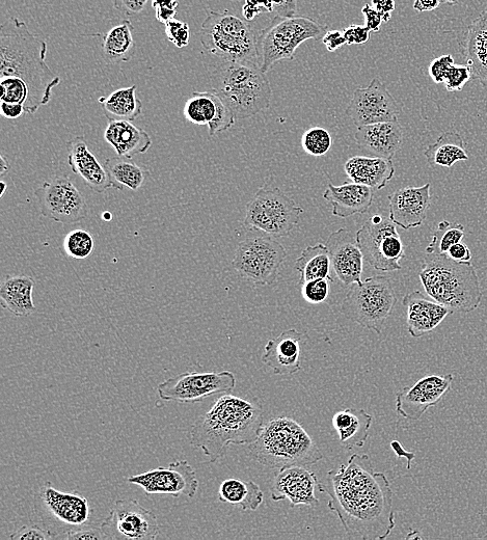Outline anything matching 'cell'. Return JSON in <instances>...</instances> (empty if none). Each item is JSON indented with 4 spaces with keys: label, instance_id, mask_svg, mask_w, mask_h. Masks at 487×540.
Wrapping results in <instances>:
<instances>
[{
    "label": "cell",
    "instance_id": "6da1fadb",
    "mask_svg": "<svg viewBox=\"0 0 487 540\" xmlns=\"http://www.w3.org/2000/svg\"><path fill=\"white\" fill-rule=\"evenodd\" d=\"M318 489L330 496L328 506L350 537L382 540L395 528L391 484L384 473L374 472L368 455H351Z\"/></svg>",
    "mask_w": 487,
    "mask_h": 540
},
{
    "label": "cell",
    "instance_id": "7a4b0ae2",
    "mask_svg": "<svg viewBox=\"0 0 487 540\" xmlns=\"http://www.w3.org/2000/svg\"><path fill=\"white\" fill-rule=\"evenodd\" d=\"M264 424L262 403L223 394L191 429V444L200 449L210 464L219 462L231 445H250Z\"/></svg>",
    "mask_w": 487,
    "mask_h": 540
},
{
    "label": "cell",
    "instance_id": "3957f363",
    "mask_svg": "<svg viewBox=\"0 0 487 540\" xmlns=\"http://www.w3.org/2000/svg\"><path fill=\"white\" fill-rule=\"evenodd\" d=\"M47 44L26 23L11 17L0 26V77L17 78L29 87L31 101L26 114L34 115L52 98L61 77L46 64Z\"/></svg>",
    "mask_w": 487,
    "mask_h": 540
},
{
    "label": "cell",
    "instance_id": "277c9868",
    "mask_svg": "<svg viewBox=\"0 0 487 540\" xmlns=\"http://www.w3.org/2000/svg\"><path fill=\"white\" fill-rule=\"evenodd\" d=\"M248 449L253 461L279 471L312 466L323 458L305 428L288 417H275L263 424L258 438Z\"/></svg>",
    "mask_w": 487,
    "mask_h": 540
},
{
    "label": "cell",
    "instance_id": "5b68a950",
    "mask_svg": "<svg viewBox=\"0 0 487 540\" xmlns=\"http://www.w3.org/2000/svg\"><path fill=\"white\" fill-rule=\"evenodd\" d=\"M420 281L431 299L454 313H471L483 293L472 262H457L447 255H428L420 269Z\"/></svg>",
    "mask_w": 487,
    "mask_h": 540
},
{
    "label": "cell",
    "instance_id": "8992f818",
    "mask_svg": "<svg viewBox=\"0 0 487 540\" xmlns=\"http://www.w3.org/2000/svg\"><path fill=\"white\" fill-rule=\"evenodd\" d=\"M259 65L225 62L212 75L213 91L225 101L235 119H247L270 106L272 88Z\"/></svg>",
    "mask_w": 487,
    "mask_h": 540
},
{
    "label": "cell",
    "instance_id": "52a82bcc",
    "mask_svg": "<svg viewBox=\"0 0 487 540\" xmlns=\"http://www.w3.org/2000/svg\"><path fill=\"white\" fill-rule=\"evenodd\" d=\"M327 33V26L309 17L275 16L257 37L258 65L267 73L276 63L293 60L296 49L303 43L322 40Z\"/></svg>",
    "mask_w": 487,
    "mask_h": 540
},
{
    "label": "cell",
    "instance_id": "ba28073f",
    "mask_svg": "<svg viewBox=\"0 0 487 540\" xmlns=\"http://www.w3.org/2000/svg\"><path fill=\"white\" fill-rule=\"evenodd\" d=\"M202 46L225 62L258 64L257 37L251 25L225 12L209 11L200 31Z\"/></svg>",
    "mask_w": 487,
    "mask_h": 540
},
{
    "label": "cell",
    "instance_id": "9c48e42d",
    "mask_svg": "<svg viewBox=\"0 0 487 540\" xmlns=\"http://www.w3.org/2000/svg\"><path fill=\"white\" fill-rule=\"evenodd\" d=\"M396 303L391 279L377 276L350 285L342 304V313L361 327L382 334Z\"/></svg>",
    "mask_w": 487,
    "mask_h": 540
},
{
    "label": "cell",
    "instance_id": "30bf717a",
    "mask_svg": "<svg viewBox=\"0 0 487 540\" xmlns=\"http://www.w3.org/2000/svg\"><path fill=\"white\" fill-rule=\"evenodd\" d=\"M304 210L280 188L264 185L247 205L245 227L274 237L288 236L299 226Z\"/></svg>",
    "mask_w": 487,
    "mask_h": 540
},
{
    "label": "cell",
    "instance_id": "8fae6325",
    "mask_svg": "<svg viewBox=\"0 0 487 540\" xmlns=\"http://www.w3.org/2000/svg\"><path fill=\"white\" fill-rule=\"evenodd\" d=\"M252 230L254 233L239 243L232 264L243 278L256 285H272L279 276L287 252L274 236Z\"/></svg>",
    "mask_w": 487,
    "mask_h": 540
},
{
    "label": "cell",
    "instance_id": "7c38bea8",
    "mask_svg": "<svg viewBox=\"0 0 487 540\" xmlns=\"http://www.w3.org/2000/svg\"><path fill=\"white\" fill-rule=\"evenodd\" d=\"M35 510L42 524L56 539L70 531L87 527L93 509L86 497L64 493L44 483L35 496Z\"/></svg>",
    "mask_w": 487,
    "mask_h": 540
},
{
    "label": "cell",
    "instance_id": "4fadbf2b",
    "mask_svg": "<svg viewBox=\"0 0 487 540\" xmlns=\"http://www.w3.org/2000/svg\"><path fill=\"white\" fill-rule=\"evenodd\" d=\"M364 259L378 272L391 273L401 269L404 247L396 225L381 214L373 215L357 233Z\"/></svg>",
    "mask_w": 487,
    "mask_h": 540
},
{
    "label": "cell",
    "instance_id": "5bb4252c",
    "mask_svg": "<svg viewBox=\"0 0 487 540\" xmlns=\"http://www.w3.org/2000/svg\"><path fill=\"white\" fill-rule=\"evenodd\" d=\"M235 387L236 377L231 371L185 372L161 383L157 393L161 400L197 403L215 395L229 394Z\"/></svg>",
    "mask_w": 487,
    "mask_h": 540
},
{
    "label": "cell",
    "instance_id": "9a60e30c",
    "mask_svg": "<svg viewBox=\"0 0 487 540\" xmlns=\"http://www.w3.org/2000/svg\"><path fill=\"white\" fill-rule=\"evenodd\" d=\"M40 211L53 222L71 225L85 220L88 205L69 178L56 177L36 189Z\"/></svg>",
    "mask_w": 487,
    "mask_h": 540
},
{
    "label": "cell",
    "instance_id": "2e32d148",
    "mask_svg": "<svg viewBox=\"0 0 487 540\" xmlns=\"http://www.w3.org/2000/svg\"><path fill=\"white\" fill-rule=\"evenodd\" d=\"M105 539L153 540L160 527L154 513L135 500H117L101 524Z\"/></svg>",
    "mask_w": 487,
    "mask_h": 540
},
{
    "label": "cell",
    "instance_id": "e0dca14e",
    "mask_svg": "<svg viewBox=\"0 0 487 540\" xmlns=\"http://www.w3.org/2000/svg\"><path fill=\"white\" fill-rule=\"evenodd\" d=\"M127 482L140 486L148 496H185L189 499L196 496L200 485L196 471L187 461H175L168 467L130 476Z\"/></svg>",
    "mask_w": 487,
    "mask_h": 540
},
{
    "label": "cell",
    "instance_id": "ac0fdd59",
    "mask_svg": "<svg viewBox=\"0 0 487 540\" xmlns=\"http://www.w3.org/2000/svg\"><path fill=\"white\" fill-rule=\"evenodd\" d=\"M400 107L380 78L372 79L367 88H359L346 110L357 127L398 121Z\"/></svg>",
    "mask_w": 487,
    "mask_h": 540
},
{
    "label": "cell",
    "instance_id": "d6986e66",
    "mask_svg": "<svg viewBox=\"0 0 487 540\" xmlns=\"http://www.w3.org/2000/svg\"><path fill=\"white\" fill-rule=\"evenodd\" d=\"M453 374H432L421 378L414 386L396 394V412L405 419L418 421L451 390Z\"/></svg>",
    "mask_w": 487,
    "mask_h": 540
},
{
    "label": "cell",
    "instance_id": "ffe728a7",
    "mask_svg": "<svg viewBox=\"0 0 487 540\" xmlns=\"http://www.w3.org/2000/svg\"><path fill=\"white\" fill-rule=\"evenodd\" d=\"M318 483L312 471L304 467H290L276 474L270 483V495L275 502L288 500L291 507L304 505L315 508L319 505L315 496Z\"/></svg>",
    "mask_w": 487,
    "mask_h": 540
},
{
    "label": "cell",
    "instance_id": "44dd1931",
    "mask_svg": "<svg viewBox=\"0 0 487 540\" xmlns=\"http://www.w3.org/2000/svg\"><path fill=\"white\" fill-rule=\"evenodd\" d=\"M183 114L192 124L207 125L211 138L230 129L236 120L225 101L213 90L195 92L186 101Z\"/></svg>",
    "mask_w": 487,
    "mask_h": 540
},
{
    "label": "cell",
    "instance_id": "7402d4cb",
    "mask_svg": "<svg viewBox=\"0 0 487 540\" xmlns=\"http://www.w3.org/2000/svg\"><path fill=\"white\" fill-rule=\"evenodd\" d=\"M327 247L332 258L334 272L345 286L363 283L364 255L358 245L357 236L347 229L331 234Z\"/></svg>",
    "mask_w": 487,
    "mask_h": 540
},
{
    "label": "cell",
    "instance_id": "603a6c76",
    "mask_svg": "<svg viewBox=\"0 0 487 540\" xmlns=\"http://www.w3.org/2000/svg\"><path fill=\"white\" fill-rule=\"evenodd\" d=\"M390 219L403 230L420 227L430 208V183L404 187L389 196Z\"/></svg>",
    "mask_w": 487,
    "mask_h": 540
},
{
    "label": "cell",
    "instance_id": "cb8c5ba5",
    "mask_svg": "<svg viewBox=\"0 0 487 540\" xmlns=\"http://www.w3.org/2000/svg\"><path fill=\"white\" fill-rule=\"evenodd\" d=\"M402 303L407 308L408 330L414 338H421L436 330L452 314L449 309L420 291L405 295Z\"/></svg>",
    "mask_w": 487,
    "mask_h": 540
},
{
    "label": "cell",
    "instance_id": "d4e9b609",
    "mask_svg": "<svg viewBox=\"0 0 487 540\" xmlns=\"http://www.w3.org/2000/svg\"><path fill=\"white\" fill-rule=\"evenodd\" d=\"M68 164L72 172L78 175L97 194H102L113 184L104 166L89 150L83 137H76L67 143Z\"/></svg>",
    "mask_w": 487,
    "mask_h": 540
},
{
    "label": "cell",
    "instance_id": "484cf974",
    "mask_svg": "<svg viewBox=\"0 0 487 540\" xmlns=\"http://www.w3.org/2000/svg\"><path fill=\"white\" fill-rule=\"evenodd\" d=\"M355 140L367 155L392 160L402 145L403 131L398 121L377 123L358 127Z\"/></svg>",
    "mask_w": 487,
    "mask_h": 540
},
{
    "label": "cell",
    "instance_id": "4316f807",
    "mask_svg": "<svg viewBox=\"0 0 487 540\" xmlns=\"http://www.w3.org/2000/svg\"><path fill=\"white\" fill-rule=\"evenodd\" d=\"M302 338V334L296 330H288L276 339L269 340L265 346L262 362L272 368L277 375L299 372L302 369Z\"/></svg>",
    "mask_w": 487,
    "mask_h": 540
},
{
    "label": "cell",
    "instance_id": "83f0119b",
    "mask_svg": "<svg viewBox=\"0 0 487 540\" xmlns=\"http://www.w3.org/2000/svg\"><path fill=\"white\" fill-rule=\"evenodd\" d=\"M374 194L373 188L363 184L351 182L335 186L329 183L323 198L333 206L335 216L347 219L355 214L367 213L373 204Z\"/></svg>",
    "mask_w": 487,
    "mask_h": 540
},
{
    "label": "cell",
    "instance_id": "f1b7e54d",
    "mask_svg": "<svg viewBox=\"0 0 487 540\" xmlns=\"http://www.w3.org/2000/svg\"><path fill=\"white\" fill-rule=\"evenodd\" d=\"M345 173L349 180L381 191L394 177L395 168L390 159L355 156L346 161Z\"/></svg>",
    "mask_w": 487,
    "mask_h": 540
},
{
    "label": "cell",
    "instance_id": "f546056e",
    "mask_svg": "<svg viewBox=\"0 0 487 540\" xmlns=\"http://www.w3.org/2000/svg\"><path fill=\"white\" fill-rule=\"evenodd\" d=\"M104 139L117 155L132 158L145 154L152 146L150 135L130 121H111L104 131Z\"/></svg>",
    "mask_w": 487,
    "mask_h": 540
},
{
    "label": "cell",
    "instance_id": "4dcf8cb0",
    "mask_svg": "<svg viewBox=\"0 0 487 540\" xmlns=\"http://www.w3.org/2000/svg\"><path fill=\"white\" fill-rule=\"evenodd\" d=\"M464 48L472 80L487 89V8L468 27Z\"/></svg>",
    "mask_w": 487,
    "mask_h": 540
},
{
    "label": "cell",
    "instance_id": "1f68e13d",
    "mask_svg": "<svg viewBox=\"0 0 487 540\" xmlns=\"http://www.w3.org/2000/svg\"><path fill=\"white\" fill-rule=\"evenodd\" d=\"M373 417L364 410L346 409L333 417V426L339 436L340 444L346 449L363 447L369 436Z\"/></svg>",
    "mask_w": 487,
    "mask_h": 540
},
{
    "label": "cell",
    "instance_id": "d6a6232c",
    "mask_svg": "<svg viewBox=\"0 0 487 540\" xmlns=\"http://www.w3.org/2000/svg\"><path fill=\"white\" fill-rule=\"evenodd\" d=\"M35 282L26 276L8 278L0 288V303L18 317H26L37 312L33 300Z\"/></svg>",
    "mask_w": 487,
    "mask_h": 540
},
{
    "label": "cell",
    "instance_id": "836d02e7",
    "mask_svg": "<svg viewBox=\"0 0 487 540\" xmlns=\"http://www.w3.org/2000/svg\"><path fill=\"white\" fill-rule=\"evenodd\" d=\"M102 53L108 64L129 62L135 53L134 27L128 19L121 21L103 37Z\"/></svg>",
    "mask_w": 487,
    "mask_h": 540
},
{
    "label": "cell",
    "instance_id": "e575fe53",
    "mask_svg": "<svg viewBox=\"0 0 487 540\" xmlns=\"http://www.w3.org/2000/svg\"><path fill=\"white\" fill-rule=\"evenodd\" d=\"M137 86L119 89L108 97L99 98L103 114L108 121H134L143 112L142 101L137 97Z\"/></svg>",
    "mask_w": 487,
    "mask_h": 540
},
{
    "label": "cell",
    "instance_id": "d590c367",
    "mask_svg": "<svg viewBox=\"0 0 487 540\" xmlns=\"http://www.w3.org/2000/svg\"><path fill=\"white\" fill-rule=\"evenodd\" d=\"M431 167L451 168L458 161L469 160L466 144L458 133L445 132L435 144H431L424 152Z\"/></svg>",
    "mask_w": 487,
    "mask_h": 540
},
{
    "label": "cell",
    "instance_id": "8d00e7d4",
    "mask_svg": "<svg viewBox=\"0 0 487 540\" xmlns=\"http://www.w3.org/2000/svg\"><path fill=\"white\" fill-rule=\"evenodd\" d=\"M219 499L243 511H255L262 504L264 494L260 486L253 481L230 478L220 485Z\"/></svg>",
    "mask_w": 487,
    "mask_h": 540
},
{
    "label": "cell",
    "instance_id": "74e56055",
    "mask_svg": "<svg viewBox=\"0 0 487 540\" xmlns=\"http://www.w3.org/2000/svg\"><path fill=\"white\" fill-rule=\"evenodd\" d=\"M104 168L110 175L113 188L124 191L125 188L138 192L145 184L149 173L128 157L117 155L105 159Z\"/></svg>",
    "mask_w": 487,
    "mask_h": 540
},
{
    "label": "cell",
    "instance_id": "f35d334b",
    "mask_svg": "<svg viewBox=\"0 0 487 540\" xmlns=\"http://www.w3.org/2000/svg\"><path fill=\"white\" fill-rule=\"evenodd\" d=\"M332 258L327 246L318 243L305 249L299 259L295 261V268L300 273V284L316 279L331 278Z\"/></svg>",
    "mask_w": 487,
    "mask_h": 540
},
{
    "label": "cell",
    "instance_id": "ab89813d",
    "mask_svg": "<svg viewBox=\"0 0 487 540\" xmlns=\"http://www.w3.org/2000/svg\"><path fill=\"white\" fill-rule=\"evenodd\" d=\"M465 238V227L462 224L443 221L432 235L426 248L427 255H446L451 247Z\"/></svg>",
    "mask_w": 487,
    "mask_h": 540
},
{
    "label": "cell",
    "instance_id": "60d3db41",
    "mask_svg": "<svg viewBox=\"0 0 487 540\" xmlns=\"http://www.w3.org/2000/svg\"><path fill=\"white\" fill-rule=\"evenodd\" d=\"M296 0H246L242 15L252 21L262 13H274L278 17H293L296 13Z\"/></svg>",
    "mask_w": 487,
    "mask_h": 540
},
{
    "label": "cell",
    "instance_id": "b9f144b4",
    "mask_svg": "<svg viewBox=\"0 0 487 540\" xmlns=\"http://www.w3.org/2000/svg\"><path fill=\"white\" fill-rule=\"evenodd\" d=\"M66 254L76 260L89 258L95 249V241L91 233L77 229L71 231L64 240Z\"/></svg>",
    "mask_w": 487,
    "mask_h": 540
},
{
    "label": "cell",
    "instance_id": "7bdbcfd3",
    "mask_svg": "<svg viewBox=\"0 0 487 540\" xmlns=\"http://www.w3.org/2000/svg\"><path fill=\"white\" fill-rule=\"evenodd\" d=\"M333 139L331 133L321 127H313L307 130L302 138L304 150L312 156L326 155L332 148Z\"/></svg>",
    "mask_w": 487,
    "mask_h": 540
},
{
    "label": "cell",
    "instance_id": "ee69618b",
    "mask_svg": "<svg viewBox=\"0 0 487 540\" xmlns=\"http://www.w3.org/2000/svg\"><path fill=\"white\" fill-rule=\"evenodd\" d=\"M330 283L328 279H316L302 285V294L306 302L318 305L326 302L330 295Z\"/></svg>",
    "mask_w": 487,
    "mask_h": 540
},
{
    "label": "cell",
    "instance_id": "f6af8a7d",
    "mask_svg": "<svg viewBox=\"0 0 487 540\" xmlns=\"http://www.w3.org/2000/svg\"><path fill=\"white\" fill-rule=\"evenodd\" d=\"M471 79L472 71L468 64H454L447 74L443 85L448 92H461Z\"/></svg>",
    "mask_w": 487,
    "mask_h": 540
},
{
    "label": "cell",
    "instance_id": "bcb514c9",
    "mask_svg": "<svg viewBox=\"0 0 487 540\" xmlns=\"http://www.w3.org/2000/svg\"><path fill=\"white\" fill-rule=\"evenodd\" d=\"M166 35L177 48H184L191 40V29L187 22L174 19L166 24Z\"/></svg>",
    "mask_w": 487,
    "mask_h": 540
},
{
    "label": "cell",
    "instance_id": "7dc6e473",
    "mask_svg": "<svg viewBox=\"0 0 487 540\" xmlns=\"http://www.w3.org/2000/svg\"><path fill=\"white\" fill-rule=\"evenodd\" d=\"M454 65V59L451 54H445L432 61L428 67L429 76L437 85L444 84L445 78Z\"/></svg>",
    "mask_w": 487,
    "mask_h": 540
},
{
    "label": "cell",
    "instance_id": "c3c4849f",
    "mask_svg": "<svg viewBox=\"0 0 487 540\" xmlns=\"http://www.w3.org/2000/svg\"><path fill=\"white\" fill-rule=\"evenodd\" d=\"M11 540H50L56 539L49 530L37 525H24L15 531L11 536Z\"/></svg>",
    "mask_w": 487,
    "mask_h": 540
},
{
    "label": "cell",
    "instance_id": "681fc988",
    "mask_svg": "<svg viewBox=\"0 0 487 540\" xmlns=\"http://www.w3.org/2000/svg\"><path fill=\"white\" fill-rule=\"evenodd\" d=\"M178 6V0H152L156 20L165 25L175 19Z\"/></svg>",
    "mask_w": 487,
    "mask_h": 540
},
{
    "label": "cell",
    "instance_id": "f907efd6",
    "mask_svg": "<svg viewBox=\"0 0 487 540\" xmlns=\"http://www.w3.org/2000/svg\"><path fill=\"white\" fill-rule=\"evenodd\" d=\"M59 539H68V540H103L105 539L104 534L100 528L97 527H83L73 531H70L66 534H63Z\"/></svg>",
    "mask_w": 487,
    "mask_h": 540
},
{
    "label": "cell",
    "instance_id": "816d5d0a",
    "mask_svg": "<svg viewBox=\"0 0 487 540\" xmlns=\"http://www.w3.org/2000/svg\"><path fill=\"white\" fill-rule=\"evenodd\" d=\"M371 31L367 26L360 25H350L343 32L346 44L348 45H358L365 44L370 39Z\"/></svg>",
    "mask_w": 487,
    "mask_h": 540
},
{
    "label": "cell",
    "instance_id": "f5cc1de1",
    "mask_svg": "<svg viewBox=\"0 0 487 540\" xmlns=\"http://www.w3.org/2000/svg\"><path fill=\"white\" fill-rule=\"evenodd\" d=\"M149 0H114V8L126 15L141 13Z\"/></svg>",
    "mask_w": 487,
    "mask_h": 540
},
{
    "label": "cell",
    "instance_id": "db71d44e",
    "mask_svg": "<svg viewBox=\"0 0 487 540\" xmlns=\"http://www.w3.org/2000/svg\"><path fill=\"white\" fill-rule=\"evenodd\" d=\"M362 12L366 16V26L368 29L371 32L380 31L381 26L385 21L383 15L369 5H366Z\"/></svg>",
    "mask_w": 487,
    "mask_h": 540
},
{
    "label": "cell",
    "instance_id": "11a10c76",
    "mask_svg": "<svg viewBox=\"0 0 487 540\" xmlns=\"http://www.w3.org/2000/svg\"><path fill=\"white\" fill-rule=\"evenodd\" d=\"M446 255L457 262H472L471 250L463 241L451 247Z\"/></svg>",
    "mask_w": 487,
    "mask_h": 540
},
{
    "label": "cell",
    "instance_id": "9f6ffc18",
    "mask_svg": "<svg viewBox=\"0 0 487 540\" xmlns=\"http://www.w3.org/2000/svg\"><path fill=\"white\" fill-rule=\"evenodd\" d=\"M322 43L327 47L328 51L334 52L340 49L346 40L344 38L343 32L340 31H330L322 38Z\"/></svg>",
    "mask_w": 487,
    "mask_h": 540
},
{
    "label": "cell",
    "instance_id": "6f0895ef",
    "mask_svg": "<svg viewBox=\"0 0 487 540\" xmlns=\"http://www.w3.org/2000/svg\"><path fill=\"white\" fill-rule=\"evenodd\" d=\"M0 110L3 116L10 120L18 119L25 114L24 106L18 103L2 102Z\"/></svg>",
    "mask_w": 487,
    "mask_h": 540
},
{
    "label": "cell",
    "instance_id": "680465c9",
    "mask_svg": "<svg viewBox=\"0 0 487 540\" xmlns=\"http://www.w3.org/2000/svg\"><path fill=\"white\" fill-rule=\"evenodd\" d=\"M373 6L383 15L385 22L391 19V12L395 9L394 0H373Z\"/></svg>",
    "mask_w": 487,
    "mask_h": 540
},
{
    "label": "cell",
    "instance_id": "91938a15",
    "mask_svg": "<svg viewBox=\"0 0 487 540\" xmlns=\"http://www.w3.org/2000/svg\"><path fill=\"white\" fill-rule=\"evenodd\" d=\"M442 0H415L414 10L423 13L437 10L441 5Z\"/></svg>",
    "mask_w": 487,
    "mask_h": 540
},
{
    "label": "cell",
    "instance_id": "94428289",
    "mask_svg": "<svg viewBox=\"0 0 487 540\" xmlns=\"http://www.w3.org/2000/svg\"><path fill=\"white\" fill-rule=\"evenodd\" d=\"M392 448L395 450L398 456H404L408 459V469H411L412 462L414 461L415 454L405 451L398 442H393L391 444Z\"/></svg>",
    "mask_w": 487,
    "mask_h": 540
},
{
    "label": "cell",
    "instance_id": "6125c7cd",
    "mask_svg": "<svg viewBox=\"0 0 487 540\" xmlns=\"http://www.w3.org/2000/svg\"><path fill=\"white\" fill-rule=\"evenodd\" d=\"M0 160H2V167H0V175L5 176L10 171V165L4 156L0 157Z\"/></svg>",
    "mask_w": 487,
    "mask_h": 540
},
{
    "label": "cell",
    "instance_id": "be15d7a7",
    "mask_svg": "<svg viewBox=\"0 0 487 540\" xmlns=\"http://www.w3.org/2000/svg\"><path fill=\"white\" fill-rule=\"evenodd\" d=\"M102 218L104 221L108 222V221H111L112 220V213L110 212H104L102 214Z\"/></svg>",
    "mask_w": 487,
    "mask_h": 540
},
{
    "label": "cell",
    "instance_id": "e7e4bbea",
    "mask_svg": "<svg viewBox=\"0 0 487 540\" xmlns=\"http://www.w3.org/2000/svg\"><path fill=\"white\" fill-rule=\"evenodd\" d=\"M0 185H2V195L0 197H4L5 193L7 192L8 185L5 182H0Z\"/></svg>",
    "mask_w": 487,
    "mask_h": 540
},
{
    "label": "cell",
    "instance_id": "03108f58",
    "mask_svg": "<svg viewBox=\"0 0 487 540\" xmlns=\"http://www.w3.org/2000/svg\"><path fill=\"white\" fill-rule=\"evenodd\" d=\"M486 349H487V345H486Z\"/></svg>",
    "mask_w": 487,
    "mask_h": 540
}]
</instances>
